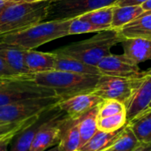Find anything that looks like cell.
<instances>
[{
  "label": "cell",
  "mask_w": 151,
  "mask_h": 151,
  "mask_svg": "<svg viewBox=\"0 0 151 151\" xmlns=\"http://www.w3.org/2000/svg\"><path fill=\"white\" fill-rule=\"evenodd\" d=\"M133 151H151V142L140 143Z\"/></svg>",
  "instance_id": "obj_31"
},
{
  "label": "cell",
  "mask_w": 151,
  "mask_h": 151,
  "mask_svg": "<svg viewBox=\"0 0 151 151\" xmlns=\"http://www.w3.org/2000/svg\"><path fill=\"white\" fill-rule=\"evenodd\" d=\"M6 81H8V80H6ZM4 81H4V80H0V86H1Z\"/></svg>",
  "instance_id": "obj_38"
},
{
  "label": "cell",
  "mask_w": 151,
  "mask_h": 151,
  "mask_svg": "<svg viewBox=\"0 0 151 151\" xmlns=\"http://www.w3.org/2000/svg\"><path fill=\"white\" fill-rule=\"evenodd\" d=\"M119 36L125 38H143L151 41V11L144 12L140 17L118 30Z\"/></svg>",
  "instance_id": "obj_15"
},
{
  "label": "cell",
  "mask_w": 151,
  "mask_h": 151,
  "mask_svg": "<svg viewBox=\"0 0 151 151\" xmlns=\"http://www.w3.org/2000/svg\"><path fill=\"white\" fill-rule=\"evenodd\" d=\"M45 151H60V150H59L58 146V145H56V146H54V147H52V148H50V149H49V150H45Z\"/></svg>",
  "instance_id": "obj_35"
},
{
  "label": "cell",
  "mask_w": 151,
  "mask_h": 151,
  "mask_svg": "<svg viewBox=\"0 0 151 151\" xmlns=\"http://www.w3.org/2000/svg\"><path fill=\"white\" fill-rule=\"evenodd\" d=\"M127 124L141 143L151 142V108H148Z\"/></svg>",
  "instance_id": "obj_20"
},
{
  "label": "cell",
  "mask_w": 151,
  "mask_h": 151,
  "mask_svg": "<svg viewBox=\"0 0 151 151\" xmlns=\"http://www.w3.org/2000/svg\"><path fill=\"white\" fill-rule=\"evenodd\" d=\"M124 111H126L125 104L118 100H104L98 105V118L109 117Z\"/></svg>",
  "instance_id": "obj_28"
},
{
  "label": "cell",
  "mask_w": 151,
  "mask_h": 151,
  "mask_svg": "<svg viewBox=\"0 0 151 151\" xmlns=\"http://www.w3.org/2000/svg\"><path fill=\"white\" fill-rule=\"evenodd\" d=\"M76 151H80V150H76Z\"/></svg>",
  "instance_id": "obj_40"
},
{
  "label": "cell",
  "mask_w": 151,
  "mask_h": 151,
  "mask_svg": "<svg viewBox=\"0 0 151 151\" xmlns=\"http://www.w3.org/2000/svg\"><path fill=\"white\" fill-rule=\"evenodd\" d=\"M151 103V78L143 73L137 79L133 91L124 104L127 121L147 110Z\"/></svg>",
  "instance_id": "obj_11"
},
{
  "label": "cell",
  "mask_w": 151,
  "mask_h": 151,
  "mask_svg": "<svg viewBox=\"0 0 151 151\" xmlns=\"http://www.w3.org/2000/svg\"><path fill=\"white\" fill-rule=\"evenodd\" d=\"M140 143L130 127L126 124L115 142L104 151H133Z\"/></svg>",
  "instance_id": "obj_25"
},
{
  "label": "cell",
  "mask_w": 151,
  "mask_h": 151,
  "mask_svg": "<svg viewBox=\"0 0 151 151\" xmlns=\"http://www.w3.org/2000/svg\"><path fill=\"white\" fill-rule=\"evenodd\" d=\"M137 79L100 75L93 93L104 100L113 99L125 104L129 98Z\"/></svg>",
  "instance_id": "obj_8"
},
{
  "label": "cell",
  "mask_w": 151,
  "mask_h": 151,
  "mask_svg": "<svg viewBox=\"0 0 151 151\" xmlns=\"http://www.w3.org/2000/svg\"><path fill=\"white\" fill-rule=\"evenodd\" d=\"M124 55L136 64L151 60V41L143 38H125L121 42Z\"/></svg>",
  "instance_id": "obj_16"
},
{
  "label": "cell",
  "mask_w": 151,
  "mask_h": 151,
  "mask_svg": "<svg viewBox=\"0 0 151 151\" xmlns=\"http://www.w3.org/2000/svg\"><path fill=\"white\" fill-rule=\"evenodd\" d=\"M66 117L63 114L47 122L35 137L28 151H45L58 145Z\"/></svg>",
  "instance_id": "obj_12"
},
{
  "label": "cell",
  "mask_w": 151,
  "mask_h": 151,
  "mask_svg": "<svg viewBox=\"0 0 151 151\" xmlns=\"http://www.w3.org/2000/svg\"><path fill=\"white\" fill-rule=\"evenodd\" d=\"M103 101V98L91 92L80 94L68 99L62 100L58 104V105L67 117L77 119L93 108L98 106Z\"/></svg>",
  "instance_id": "obj_13"
},
{
  "label": "cell",
  "mask_w": 151,
  "mask_h": 151,
  "mask_svg": "<svg viewBox=\"0 0 151 151\" xmlns=\"http://www.w3.org/2000/svg\"><path fill=\"white\" fill-rule=\"evenodd\" d=\"M101 75L123 78H140L143 76L139 65L124 54H112L104 57L96 65Z\"/></svg>",
  "instance_id": "obj_9"
},
{
  "label": "cell",
  "mask_w": 151,
  "mask_h": 151,
  "mask_svg": "<svg viewBox=\"0 0 151 151\" xmlns=\"http://www.w3.org/2000/svg\"><path fill=\"white\" fill-rule=\"evenodd\" d=\"M12 141L10 140H4L0 142V151H8V148Z\"/></svg>",
  "instance_id": "obj_32"
},
{
  "label": "cell",
  "mask_w": 151,
  "mask_h": 151,
  "mask_svg": "<svg viewBox=\"0 0 151 151\" xmlns=\"http://www.w3.org/2000/svg\"><path fill=\"white\" fill-rule=\"evenodd\" d=\"M148 0H118L115 4L116 6H126V5H142Z\"/></svg>",
  "instance_id": "obj_30"
},
{
  "label": "cell",
  "mask_w": 151,
  "mask_h": 151,
  "mask_svg": "<svg viewBox=\"0 0 151 151\" xmlns=\"http://www.w3.org/2000/svg\"><path fill=\"white\" fill-rule=\"evenodd\" d=\"M143 73L145 74V75H148V76H150L151 78V68L150 69H149L148 71H145V72H143Z\"/></svg>",
  "instance_id": "obj_37"
},
{
  "label": "cell",
  "mask_w": 151,
  "mask_h": 151,
  "mask_svg": "<svg viewBox=\"0 0 151 151\" xmlns=\"http://www.w3.org/2000/svg\"><path fill=\"white\" fill-rule=\"evenodd\" d=\"M71 19L42 21L27 29L0 36V43L27 50H34L53 40L67 36Z\"/></svg>",
  "instance_id": "obj_2"
},
{
  "label": "cell",
  "mask_w": 151,
  "mask_h": 151,
  "mask_svg": "<svg viewBox=\"0 0 151 151\" xmlns=\"http://www.w3.org/2000/svg\"><path fill=\"white\" fill-rule=\"evenodd\" d=\"M121 129L117 132H103L97 130L93 137L80 148V151H104L108 149L119 137Z\"/></svg>",
  "instance_id": "obj_23"
},
{
  "label": "cell",
  "mask_w": 151,
  "mask_h": 151,
  "mask_svg": "<svg viewBox=\"0 0 151 151\" xmlns=\"http://www.w3.org/2000/svg\"><path fill=\"white\" fill-rule=\"evenodd\" d=\"M142 7L143 8L144 12H150L151 11V0H148L147 2H145Z\"/></svg>",
  "instance_id": "obj_33"
},
{
  "label": "cell",
  "mask_w": 151,
  "mask_h": 151,
  "mask_svg": "<svg viewBox=\"0 0 151 151\" xmlns=\"http://www.w3.org/2000/svg\"><path fill=\"white\" fill-rule=\"evenodd\" d=\"M50 0L14 3L0 9V36L16 33L42 22Z\"/></svg>",
  "instance_id": "obj_4"
},
{
  "label": "cell",
  "mask_w": 151,
  "mask_h": 151,
  "mask_svg": "<svg viewBox=\"0 0 151 151\" xmlns=\"http://www.w3.org/2000/svg\"><path fill=\"white\" fill-rule=\"evenodd\" d=\"M122 41L123 39L119 36L118 31L109 29L97 32L96 35L88 39L73 42L55 51L87 65L96 66L104 57L111 53V48Z\"/></svg>",
  "instance_id": "obj_3"
},
{
  "label": "cell",
  "mask_w": 151,
  "mask_h": 151,
  "mask_svg": "<svg viewBox=\"0 0 151 151\" xmlns=\"http://www.w3.org/2000/svg\"><path fill=\"white\" fill-rule=\"evenodd\" d=\"M42 1H46V0H23V2H26V3H36V2H42Z\"/></svg>",
  "instance_id": "obj_36"
},
{
  "label": "cell",
  "mask_w": 151,
  "mask_h": 151,
  "mask_svg": "<svg viewBox=\"0 0 151 151\" xmlns=\"http://www.w3.org/2000/svg\"><path fill=\"white\" fill-rule=\"evenodd\" d=\"M118 0H50L43 21L71 19L88 12L115 5Z\"/></svg>",
  "instance_id": "obj_6"
},
{
  "label": "cell",
  "mask_w": 151,
  "mask_h": 151,
  "mask_svg": "<svg viewBox=\"0 0 151 151\" xmlns=\"http://www.w3.org/2000/svg\"><path fill=\"white\" fill-rule=\"evenodd\" d=\"M58 146L60 151H76L80 150L81 136L79 131V119H73L66 117Z\"/></svg>",
  "instance_id": "obj_18"
},
{
  "label": "cell",
  "mask_w": 151,
  "mask_h": 151,
  "mask_svg": "<svg viewBox=\"0 0 151 151\" xmlns=\"http://www.w3.org/2000/svg\"><path fill=\"white\" fill-rule=\"evenodd\" d=\"M56 56L55 52H41L28 50L25 54V65L32 74L53 71Z\"/></svg>",
  "instance_id": "obj_17"
},
{
  "label": "cell",
  "mask_w": 151,
  "mask_h": 151,
  "mask_svg": "<svg viewBox=\"0 0 151 151\" xmlns=\"http://www.w3.org/2000/svg\"><path fill=\"white\" fill-rule=\"evenodd\" d=\"M100 31H104L101 27L96 26L88 21L82 20L76 17L71 19V23L68 28V35H81L87 33H97Z\"/></svg>",
  "instance_id": "obj_27"
},
{
  "label": "cell",
  "mask_w": 151,
  "mask_h": 151,
  "mask_svg": "<svg viewBox=\"0 0 151 151\" xmlns=\"http://www.w3.org/2000/svg\"><path fill=\"white\" fill-rule=\"evenodd\" d=\"M100 75L81 74L63 71H50L35 73L34 81L40 86L51 88L62 100L94 91Z\"/></svg>",
  "instance_id": "obj_1"
},
{
  "label": "cell",
  "mask_w": 151,
  "mask_h": 151,
  "mask_svg": "<svg viewBox=\"0 0 151 151\" xmlns=\"http://www.w3.org/2000/svg\"><path fill=\"white\" fill-rule=\"evenodd\" d=\"M56 53V60L54 70L56 71H63L68 73H81V74H92V75H101L98 68L96 66L87 65L81 61H79L71 57Z\"/></svg>",
  "instance_id": "obj_19"
},
{
  "label": "cell",
  "mask_w": 151,
  "mask_h": 151,
  "mask_svg": "<svg viewBox=\"0 0 151 151\" xmlns=\"http://www.w3.org/2000/svg\"><path fill=\"white\" fill-rule=\"evenodd\" d=\"M35 75V74H34ZM19 77H24V76H18L16 75L5 64V62L0 58V80H12V79H16Z\"/></svg>",
  "instance_id": "obj_29"
},
{
  "label": "cell",
  "mask_w": 151,
  "mask_h": 151,
  "mask_svg": "<svg viewBox=\"0 0 151 151\" xmlns=\"http://www.w3.org/2000/svg\"><path fill=\"white\" fill-rule=\"evenodd\" d=\"M149 108H151V103H150V106H149Z\"/></svg>",
  "instance_id": "obj_39"
},
{
  "label": "cell",
  "mask_w": 151,
  "mask_h": 151,
  "mask_svg": "<svg viewBox=\"0 0 151 151\" xmlns=\"http://www.w3.org/2000/svg\"><path fill=\"white\" fill-rule=\"evenodd\" d=\"M60 101L61 98L55 96L27 99L0 106V125L23 120L38 115L57 105Z\"/></svg>",
  "instance_id": "obj_7"
},
{
  "label": "cell",
  "mask_w": 151,
  "mask_h": 151,
  "mask_svg": "<svg viewBox=\"0 0 151 151\" xmlns=\"http://www.w3.org/2000/svg\"><path fill=\"white\" fill-rule=\"evenodd\" d=\"M98 106L93 108L88 112L79 119V131L81 136V147L88 142L97 132Z\"/></svg>",
  "instance_id": "obj_22"
},
{
  "label": "cell",
  "mask_w": 151,
  "mask_h": 151,
  "mask_svg": "<svg viewBox=\"0 0 151 151\" xmlns=\"http://www.w3.org/2000/svg\"><path fill=\"white\" fill-rule=\"evenodd\" d=\"M27 50L0 43V58L8 67L18 76H31L25 65V54Z\"/></svg>",
  "instance_id": "obj_14"
},
{
  "label": "cell",
  "mask_w": 151,
  "mask_h": 151,
  "mask_svg": "<svg viewBox=\"0 0 151 151\" xmlns=\"http://www.w3.org/2000/svg\"><path fill=\"white\" fill-rule=\"evenodd\" d=\"M112 14H113V5L103 7L88 12L81 16H78V18L82 20L88 21L96 26L101 27L104 30H109L111 29Z\"/></svg>",
  "instance_id": "obj_24"
},
{
  "label": "cell",
  "mask_w": 151,
  "mask_h": 151,
  "mask_svg": "<svg viewBox=\"0 0 151 151\" xmlns=\"http://www.w3.org/2000/svg\"><path fill=\"white\" fill-rule=\"evenodd\" d=\"M127 122L126 111L120 112L112 116L98 118L97 129L99 131L111 133L122 129Z\"/></svg>",
  "instance_id": "obj_26"
},
{
  "label": "cell",
  "mask_w": 151,
  "mask_h": 151,
  "mask_svg": "<svg viewBox=\"0 0 151 151\" xmlns=\"http://www.w3.org/2000/svg\"><path fill=\"white\" fill-rule=\"evenodd\" d=\"M63 114H65L63 111L60 110L58 105H55L42 111L38 119L28 127L20 132L16 135L12 142L10 143V149L8 151H28L30 146L42 127L50 120L54 119Z\"/></svg>",
  "instance_id": "obj_10"
},
{
  "label": "cell",
  "mask_w": 151,
  "mask_h": 151,
  "mask_svg": "<svg viewBox=\"0 0 151 151\" xmlns=\"http://www.w3.org/2000/svg\"><path fill=\"white\" fill-rule=\"evenodd\" d=\"M14 3H15V2H6V1H1V0H0V9H2L3 7H4V6H6V5L14 4Z\"/></svg>",
  "instance_id": "obj_34"
},
{
  "label": "cell",
  "mask_w": 151,
  "mask_h": 151,
  "mask_svg": "<svg viewBox=\"0 0 151 151\" xmlns=\"http://www.w3.org/2000/svg\"><path fill=\"white\" fill-rule=\"evenodd\" d=\"M144 12L142 5H113V14L111 21V29L119 30L125 25L140 17Z\"/></svg>",
  "instance_id": "obj_21"
},
{
  "label": "cell",
  "mask_w": 151,
  "mask_h": 151,
  "mask_svg": "<svg viewBox=\"0 0 151 151\" xmlns=\"http://www.w3.org/2000/svg\"><path fill=\"white\" fill-rule=\"evenodd\" d=\"M49 88L40 86L34 81V75L5 81L0 86V106L27 99L55 96Z\"/></svg>",
  "instance_id": "obj_5"
}]
</instances>
